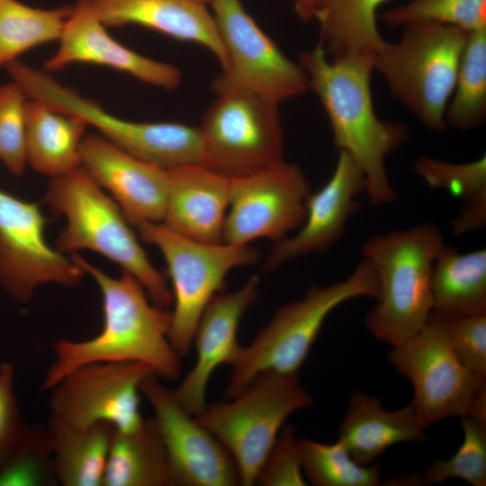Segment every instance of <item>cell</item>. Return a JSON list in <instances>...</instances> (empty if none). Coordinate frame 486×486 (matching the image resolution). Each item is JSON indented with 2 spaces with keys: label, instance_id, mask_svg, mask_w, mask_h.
Returning a JSON list of instances; mask_svg holds the SVG:
<instances>
[{
  "label": "cell",
  "instance_id": "cell-39",
  "mask_svg": "<svg viewBox=\"0 0 486 486\" xmlns=\"http://www.w3.org/2000/svg\"><path fill=\"white\" fill-rule=\"evenodd\" d=\"M14 368L0 364V466L18 447L28 428L14 394Z\"/></svg>",
  "mask_w": 486,
  "mask_h": 486
},
{
  "label": "cell",
  "instance_id": "cell-18",
  "mask_svg": "<svg viewBox=\"0 0 486 486\" xmlns=\"http://www.w3.org/2000/svg\"><path fill=\"white\" fill-rule=\"evenodd\" d=\"M365 178L352 158L338 151L328 181L306 203V216L297 233L275 242L263 266L270 272L297 257L329 248L342 236L346 221L358 208V195L365 191Z\"/></svg>",
  "mask_w": 486,
  "mask_h": 486
},
{
  "label": "cell",
  "instance_id": "cell-29",
  "mask_svg": "<svg viewBox=\"0 0 486 486\" xmlns=\"http://www.w3.org/2000/svg\"><path fill=\"white\" fill-rule=\"evenodd\" d=\"M414 171L434 189L458 197L464 207L452 221L455 236L482 229L486 223V158L469 163H450L429 157L418 158Z\"/></svg>",
  "mask_w": 486,
  "mask_h": 486
},
{
  "label": "cell",
  "instance_id": "cell-37",
  "mask_svg": "<svg viewBox=\"0 0 486 486\" xmlns=\"http://www.w3.org/2000/svg\"><path fill=\"white\" fill-rule=\"evenodd\" d=\"M437 315L458 359L473 374L486 376V313L454 317Z\"/></svg>",
  "mask_w": 486,
  "mask_h": 486
},
{
  "label": "cell",
  "instance_id": "cell-23",
  "mask_svg": "<svg viewBox=\"0 0 486 486\" xmlns=\"http://www.w3.org/2000/svg\"><path fill=\"white\" fill-rule=\"evenodd\" d=\"M427 439L411 402L388 410L376 397L356 391L340 424L338 440L355 461L368 465L394 445Z\"/></svg>",
  "mask_w": 486,
  "mask_h": 486
},
{
  "label": "cell",
  "instance_id": "cell-10",
  "mask_svg": "<svg viewBox=\"0 0 486 486\" xmlns=\"http://www.w3.org/2000/svg\"><path fill=\"white\" fill-rule=\"evenodd\" d=\"M199 127L202 166L229 178L251 175L284 160L279 103L245 89L217 94Z\"/></svg>",
  "mask_w": 486,
  "mask_h": 486
},
{
  "label": "cell",
  "instance_id": "cell-6",
  "mask_svg": "<svg viewBox=\"0 0 486 486\" xmlns=\"http://www.w3.org/2000/svg\"><path fill=\"white\" fill-rule=\"evenodd\" d=\"M469 33L435 22L408 23L397 42L374 54V69L392 94L431 130L447 126L446 110Z\"/></svg>",
  "mask_w": 486,
  "mask_h": 486
},
{
  "label": "cell",
  "instance_id": "cell-38",
  "mask_svg": "<svg viewBox=\"0 0 486 486\" xmlns=\"http://www.w3.org/2000/svg\"><path fill=\"white\" fill-rule=\"evenodd\" d=\"M257 482L266 486H303L306 480L302 466L294 428H282L260 472Z\"/></svg>",
  "mask_w": 486,
  "mask_h": 486
},
{
  "label": "cell",
  "instance_id": "cell-30",
  "mask_svg": "<svg viewBox=\"0 0 486 486\" xmlns=\"http://www.w3.org/2000/svg\"><path fill=\"white\" fill-rule=\"evenodd\" d=\"M72 8L43 9L19 0H0V68L36 47L58 40Z\"/></svg>",
  "mask_w": 486,
  "mask_h": 486
},
{
  "label": "cell",
  "instance_id": "cell-22",
  "mask_svg": "<svg viewBox=\"0 0 486 486\" xmlns=\"http://www.w3.org/2000/svg\"><path fill=\"white\" fill-rule=\"evenodd\" d=\"M168 193L163 223L185 238L222 242L230 202V178L200 164L167 169Z\"/></svg>",
  "mask_w": 486,
  "mask_h": 486
},
{
  "label": "cell",
  "instance_id": "cell-13",
  "mask_svg": "<svg viewBox=\"0 0 486 486\" xmlns=\"http://www.w3.org/2000/svg\"><path fill=\"white\" fill-rule=\"evenodd\" d=\"M155 374L134 362H98L81 365L62 378L49 392L50 428H86L99 422L116 430L140 428L142 381Z\"/></svg>",
  "mask_w": 486,
  "mask_h": 486
},
{
  "label": "cell",
  "instance_id": "cell-7",
  "mask_svg": "<svg viewBox=\"0 0 486 486\" xmlns=\"http://www.w3.org/2000/svg\"><path fill=\"white\" fill-rule=\"evenodd\" d=\"M11 80L29 99L81 118L101 136L129 154L165 169L202 164L203 144L199 127L180 122H139L117 117L97 102L56 80L50 72L20 60L8 68Z\"/></svg>",
  "mask_w": 486,
  "mask_h": 486
},
{
  "label": "cell",
  "instance_id": "cell-8",
  "mask_svg": "<svg viewBox=\"0 0 486 486\" xmlns=\"http://www.w3.org/2000/svg\"><path fill=\"white\" fill-rule=\"evenodd\" d=\"M229 400L206 406L195 419L230 454L239 482L253 485L287 418L310 408L312 400L297 374L271 372L260 374Z\"/></svg>",
  "mask_w": 486,
  "mask_h": 486
},
{
  "label": "cell",
  "instance_id": "cell-41",
  "mask_svg": "<svg viewBox=\"0 0 486 486\" xmlns=\"http://www.w3.org/2000/svg\"><path fill=\"white\" fill-rule=\"evenodd\" d=\"M194 1L206 4L207 3H211L212 0H194Z\"/></svg>",
  "mask_w": 486,
  "mask_h": 486
},
{
  "label": "cell",
  "instance_id": "cell-35",
  "mask_svg": "<svg viewBox=\"0 0 486 486\" xmlns=\"http://www.w3.org/2000/svg\"><path fill=\"white\" fill-rule=\"evenodd\" d=\"M53 479L56 477L48 429L28 426L18 447L0 466V485H36Z\"/></svg>",
  "mask_w": 486,
  "mask_h": 486
},
{
  "label": "cell",
  "instance_id": "cell-34",
  "mask_svg": "<svg viewBox=\"0 0 486 486\" xmlns=\"http://www.w3.org/2000/svg\"><path fill=\"white\" fill-rule=\"evenodd\" d=\"M463 442L447 459L435 461L426 469L423 485L461 479L472 486L486 485V423L470 417L461 418Z\"/></svg>",
  "mask_w": 486,
  "mask_h": 486
},
{
  "label": "cell",
  "instance_id": "cell-27",
  "mask_svg": "<svg viewBox=\"0 0 486 486\" xmlns=\"http://www.w3.org/2000/svg\"><path fill=\"white\" fill-rule=\"evenodd\" d=\"M173 485L166 455L153 418L133 431L115 429L103 486Z\"/></svg>",
  "mask_w": 486,
  "mask_h": 486
},
{
  "label": "cell",
  "instance_id": "cell-36",
  "mask_svg": "<svg viewBox=\"0 0 486 486\" xmlns=\"http://www.w3.org/2000/svg\"><path fill=\"white\" fill-rule=\"evenodd\" d=\"M29 97L12 81L0 85V160L15 176L27 166L26 104Z\"/></svg>",
  "mask_w": 486,
  "mask_h": 486
},
{
  "label": "cell",
  "instance_id": "cell-1",
  "mask_svg": "<svg viewBox=\"0 0 486 486\" xmlns=\"http://www.w3.org/2000/svg\"><path fill=\"white\" fill-rule=\"evenodd\" d=\"M72 258L100 289L103 328L89 339L61 338L52 345L54 359L40 391L50 392L71 371L98 362L141 363L158 377L176 378L181 365L169 340L171 311L155 305L130 274L122 271L120 277H112L76 253Z\"/></svg>",
  "mask_w": 486,
  "mask_h": 486
},
{
  "label": "cell",
  "instance_id": "cell-33",
  "mask_svg": "<svg viewBox=\"0 0 486 486\" xmlns=\"http://www.w3.org/2000/svg\"><path fill=\"white\" fill-rule=\"evenodd\" d=\"M379 17L388 26L435 22L473 32L486 29V0H410Z\"/></svg>",
  "mask_w": 486,
  "mask_h": 486
},
{
  "label": "cell",
  "instance_id": "cell-26",
  "mask_svg": "<svg viewBox=\"0 0 486 486\" xmlns=\"http://www.w3.org/2000/svg\"><path fill=\"white\" fill-rule=\"evenodd\" d=\"M433 312L454 317L486 313V250L459 253L443 245L431 276Z\"/></svg>",
  "mask_w": 486,
  "mask_h": 486
},
{
  "label": "cell",
  "instance_id": "cell-14",
  "mask_svg": "<svg viewBox=\"0 0 486 486\" xmlns=\"http://www.w3.org/2000/svg\"><path fill=\"white\" fill-rule=\"evenodd\" d=\"M47 222L38 203L0 188V288L18 302H28L42 284L74 287L86 274L48 244Z\"/></svg>",
  "mask_w": 486,
  "mask_h": 486
},
{
  "label": "cell",
  "instance_id": "cell-5",
  "mask_svg": "<svg viewBox=\"0 0 486 486\" xmlns=\"http://www.w3.org/2000/svg\"><path fill=\"white\" fill-rule=\"evenodd\" d=\"M378 295L376 272L363 257L346 279L310 287L301 300L282 306L254 340L240 347L230 364L227 398L238 395L264 373L297 374L331 311L349 300H376Z\"/></svg>",
  "mask_w": 486,
  "mask_h": 486
},
{
  "label": "cell",
  "instance_id": "cell-19",
  "mask_svg": "<svg viewBox=\"0 0 486 486\" xmlns=\"http://www.w3.org/2000/svg\"><path fill=\"white\" fill-rule=\"evenodd\" d=\"M55 53L44 62L47 72L59 71L72 64L106 67L164 89H174L181 82L174 65L147 58L112 37L107 27L87 9L73 5Z\"/></svg>",
  "mask_w": 486,
  "mask_h": 486
},
{
  "label": "cell",
  "instance_id": "cell-25",
  "mask_svg": "<svg viewBox=\"0 0 486 486\" xmlns=\"http://www.w3.org/2000/svg\"><path fill=\"white\" fill-rule=\"evenodd\" d=\"M386 1L313 0L312 19L320 24L319 44L327 58L335 61L382 50L386 41L377 27V11Z\"/></svg>",
  "mask_w": 486,
  "mask_h": 486
},
{
  "label": "cell",
  "instance_id": "cell-20",
  "mask_svg": "<svg viewBox=\"0 0 486 486\" xmlns=\"http://www.w3.org/2000/svg\"><path fill=\"white\" fill-rule=\"evenodd\" d=\"M259 278L250 277L237 291L217 293L204 309L194 338L197 358L194 368L173 392L179 404L191 415L207 406L205 394L212 373L222 364H230L240 346L237 341L239 322L258 295Z\"/></svg>",
  "mask_w": 486,
  "mask_h": 486
},
{
  "label": "cell",
  "instance_id": "cell-31",
  "mask_svg": "<svg viewBox=\"0 0 486 486\" xmlns=\"http://www.w3.org/2000/svg\"><path fill=\"white\" fill-rule=\"evenodd\" d=\"M445 119L446 125L462 130L486 119V29L469 33Z\"/></svg>",
  "mask_w": 486,
  "mask_h": 486
},
{
  "label": "cell",
  "instance_id": "cell-2",
  "mask_svg": "<svg viewBox=\"0 0 486 486\" xmlns=\"http://www.w3.org/2000/svg\"><path fill=\"white\" fill-rule=\"evenodd\" d=\"M299 63L328 115L336 147L362 170L369 201L393 202L397 194L389 181L385 158L408 140L410 132L405 124L382 121L374 112V53L364 51L331 61L318 43L299 54Z\"/></svg>",
  "mask_w": 486,
  "mask_h": 486
},
{
  "label": "cell",
  "instance_id": "cell-9",
  "mask_svg": "<svg viewBox=\"0 0 486 486\" xmlns=\"http://www.w3.org/2000/svg\"><path fill=\"white\" fill-rule=\"evenodd\" d=\"M137 228L140 238L158 248L166 263L174 302L169 340L179 356H185L204 309L223 288L227 274L257 263L260 252L250 244L194 240L161 222H141Z\"/></svg>",
  "mask_w": 486,
  "mask_h": 486
},
{
  "label": "cell",
  "instance_id": "cell-21",
  "mask_svg": "<svg viewBox=\"0 0 486 486\" xmlns=\"http://www.w3.org/2000/svg\"><path fill=\"white\" fill-rule=\"evenodd\" d=\"M106 27L140 25L208 49L226 66L227 55L214 17L194 0H77Z\"/></svg>",
  "mask_w": 486,
  "mask_h": 486
},
{
  "label": "cell",
  "instance_id": "cell-3",
  "mask_svg": "<svg viewBox=\"0 0 486 486\" xmlns=\"http://www.w3.org/2000/svg\"><path fill=\"white\" fill-rule=\"evenodd\" d=\"M45 201L67 220L57 238L58 251L97 252L130 274L155 305L173 303L166 275L149 261L119 205L81 166L52 177Z\"/></svg>",
  "mask_w": 486,
  "mask_h": 486
},
{
  "label": "cell",
  "instance_id": "cell-17",
  "mask_svg": "<svg viewBox=\"0 0 486 486\" xmlns=\"http://www.w3.org/2000/svg\"><path fill=\"white\" fill-rule=\"evenodd\" d=\"M80 166L106 189L130 224L162 222L168 193V171L141 160L103 136L86 134Z\"/></svg>",
  "mask_w": 486,
  "mask_h": 486
},
{
  "label": "cell",
  "instance_id": "cell-15",
  "mask_svg": "<svg viewBox=\"0 0 486 486\" xmlns=\"http://www.w3.org/2000/svg\"><path fill=\"white\" fill-rule=\"evenodd\" d=\"M310 194L301 167L284 160L265 170L230 178L222 242L249 245L258 238L282 240L304 221Z\"/></svg>",
  "mask_w": 486,
  "mask_h": 486
},
{
  "label": "cell",
  "instance_id": "cell-28",
  "mask_svg": "<svg viewBox=\"0 0 486 486\" xmlns=\"http://www.w3.org/2000/svg\"><path fill=\"white\" fill-rule=\"evenodd\" d=\"M57 482L64 486H103L115 428L99 422L86 428H50Z\"/></svg>",
  "mask_w": 486,
  "mask_h": 486
},
{
  "label": "cell",
  "instance_id": "cell-4",
  "mask_svg": "<svg viewBox=\"0 0 486 486\" xmlns=\"http://www.w3.org/2000/svg\"><path fill=\"white\" fill-rule=\"evenodd\" d=\"M440 230L427 222L374 236L362 248L379 284L377 303L364 326L378 340L397 346L419 331L432 310L431 276L444 245Z\"/></svg>",
  "mask_w": 486,
  "mask_h": 486
},
{
  "label": "cell",
  "instance_id": "cell-32",
  "mask_svg": "<svg viewBox=\"0 0 486 486\" xmlns=\"http://www.w3.org/2000/svg\"><path fill=\"white\" fill-rule=\"evenodd\" d=\"M302 466L308 481L316 486H377L382 484L381 463L364 465L353 459L338 440L324 444L298 440Z\"/></svg>",
  "mask_w": 486,
  "mask_h": 486
},
{
  "label": "cell",
  "instance_id": "cell-24",
  "mask_svg": "<svg viewBox=\"0 0 486 486\" xmlns=\"http://www.w3.org/2000/svg\"><path fill=\"white\" fill-rule=\"evenodd\" d=\"M88 125L81 118L29 99L26 104L27 165L56 177L80 166V148Z\"/></svg>",
  "mask_w": 486,
  "mask_h": 486
},
{
  "label": "cell",
  "instance_id": "cell-12",
  "mask_svg": "<svg viewBox=\"0 0 486 486\" xmlns=\"http://www.w3.org/2000/svg\"><path fill=\"white\" fill-rule=\"evenodd\" d=\"M227 62L213 83L216 94L245 89L277 103L310 88L306 72L290 59L247 12L240 0H212Z\"/></svg>",
  "mask_w": 486,
  "mask_h": 486
},
{
  "label": "cell",
  "instance_id": "cell-11",
  "mask_svg": "<svg viewBox=\"0 0 486 486\" xmlns=\"http://www.w3.org/2000/svg\"><path fill=\"white\" fill-rule=\"evenodd\" d=\"M389 363L413 387L411 404L426 428L451 417H466L486 376L466 368L454 354L441 318L427 323L404 342L392 346Z\"/></svg>",
  "mask_w": 486,
  "mask_h": 486
},
{
  "label": "cell",
  "instance_id": "cell-40",
  "mask_svg": "<svg viewBox=\"0 0 486 486\" xmlns=\"http://www.w3.org/2000/svg\"><path fill=\"white\" fill-rule=\"evenodd\" d=\"M293 3L295 13L302 21L312 19L313 0H293Z\"/></svg>",
  "mask_w": 486,
  "mask_h": 486
},
{
  "label": "cell",
  "instance_id": "cell-16",
  "mask_svg": "<svg viewBox=\"0 0 486 486\" xmlns=\"http://www.w3.org/2000/svg\"><path fill=\"white\" fill-rule=\"evenodd\" d=\"M140 390L153 409L152 418L165 448L173 485L231 486L239 482L228 450L191 418L158 375L146 377Z\"/></svg>",
  "mask_w": 486,
  "mask_h": 486
}]
</instances>
